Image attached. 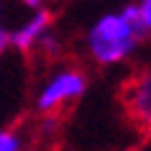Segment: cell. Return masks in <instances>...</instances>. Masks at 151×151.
Segmentation results:
<instances>
[{
    "label": "cell",
    "instance_id": "cell-3",
    "mask_svg": "<svg viewBox=\"0 0 151 151\" xmlns=\"http://www.w3.org/2000/svg\"><path fill=\"white\" fill-rule=\"evenodd\" d=\"M49 31H51V13H49L46 8H36V10H31V16L23 18L13 31H8V41H10V46L16 49V51L31 54V51H36L39 41L44 39Z\"/></svg>",
    "mask_w": 151,
    "mask_h": 151
},
{
    "label": "cell",
    "instance_id": "cell-1",
    "mask_svg": "<svg viewBox=\"0 0 151 151\" xmlns=\"http://www.w3.org/2000/svg\"><path fill=\"white\" fill-rule=\"evenodd\" d=\"M138 44L141 39L133 31V26L128 23V18L123 16V10H110L95 18L85 36L90 59L100 67H115L128 62L136 54Z\"/></svg>",
    "mask_w": 151,
    "mask_h": 151
},
{
    "label": "cell",
    "instance_id": "cell-8",
    "mask_svg": "<svg viewBox=\"0 0 151 151\" xmlns=\"http://www.w3.org/2000/svg\"><path fill=\"white\" fill-rule=\"evenodd\" d=\"M23 8H28V10H36V8H44V0H18Z\"/></svg>",
    "mask_w": 151,
    "mask_h": 151
},
{
    "label": "cell",
    "instance_id": "cell-2",
    "mask_svg": "<svg viewBox=\"0 0 151 151\" xmlns=\"http://www.w3.org/2000/svg\"><path fill=\"white\" fill-rule=\"evenodd\" d=\"M87 90V74L80 67H59L46 77L36 92V113L39 115H59L64 108L77 103Z\"/></svg>",
    "mask_w": 151,
    "mask_h": 151
},
{
    "label": "cell",
    "instance_id": "cell-4",
    "mask_svg": "<svg viewBox=\"0 0 151 151\" xmlns=\"http://www.w3.org/2000/svg\"><path fill=\"white\" fill-rule=\"evenodd\" d=\"M123 103H126L128 115L136 123L149 126V120H151V77L146 72L131 80V85L123 92Z\"/></svg>",
    "mask_w": 151,
    "mask_h": 151
},
{
    "label": "cell",
    "instance_id": "cell-9",
    "mask_svg": "<svg viewBox=\"0 0 151 151\" xmlns=\"http://www.w3.org/2000/svg\"><path fill=\"white\" fill-rule=\"evenodd\" d=\"M0 16H3V0H0Z\"/></svg>",
    "mask_w": 151,
    "mask_h": 151
},
{
    "label": "cell",
    "instance_id": "cell-7",
    "mask_svg": "<svg viewBox=\"0 0 151 151\" xmlns=\"http://www.w3.org/2000/svg\"><path fill=\"white\" fill-rule=\"evenodd\" d=\"M10 49V41H8V28L0 23V59H3V54Z\"/></svg>",
    "mask_w": 151,
    "mask_h": 151
},
{
    "label": "cell",
    "instance_id": "cell-5",
    "mask_svg": "<svg viewBox=\"0 0 151 151\" xmlns=\"http://www.w3.org/2000/svg\"><path fill=\"white\" fill-rule=\"evenodd\" d=\"M123 16L128 18V23L133 26V31L138 33V39H149L151 33V0H131L123 5Z\"/></svg>",
    "mask_w": 151,
    "mask_h": 151
},
{
    "label": "cell",
    "instance_id": "cell-6",
    "mask_svg": "<svg viewBox=\"0 0 151 151\" xmlns=\"http://www.w3.org/2000/svg\"><path fill=\"white\" fill-rule=\"evenodd\" d=\"M0 151H23V136L13 128H0Z\"/></svg>",
    "mask_w": 151,
    "mask_h": 151
}]
</instances>
